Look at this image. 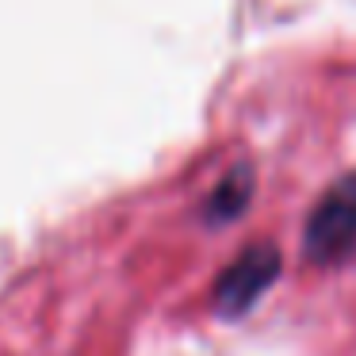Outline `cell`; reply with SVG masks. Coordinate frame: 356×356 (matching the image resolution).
I'll use <instances>...</instances> for the list:
<instances>
[{
    "instance_id": "obj_1",
    "label": "cell",
    "mask_w": 356,
    "mask_h": 356,
    "mask_svg": "<svg viewBox=\"0 0 356 356\" xmlns=\"http://www.w3.org/2000/svg\"><path fill=\"white\" fill-rule=\"evenodd\" d=\"M356 249V172L325 188L302 226V257L318 268L341 264Z\"/></svg>"
},
{
    "instance_id": "obj_2",
    "label": "cell",
    "mask_w": 356,
    "mask_h": 356,
    "mask_svg": "<svg viewBox=\"0 0 356 356\" xmlns=\"http://www.w3.org/2000/svg\"><path fill=\"white\" fill-rule=\"evenodd\" d=\"M280 264L284 261H280V249L272 241H257V245L241 249L222 268L215 287H211V307H215V314L226 318V322L245 318L261 302V295L276 284Z\"/></svg>"
},
{
    "instance_id": "obj_3",
    "label": "cell",
    "mask_w": 356,
    "mask_h": 356,
    "mask_svg": "<svg viewBox=\"0 0 356 356\" xmlns=\"http://www.w3.org/2000/svg\"><path fill=\"white\" fill-rule=\"evenodd\" d=\"M249 200H253V169H249V165H238V169L226 172L215 184V192L207 195L203 218H207L211 226H226V222L245 215Z\"/></svg>"
}]
</instances>
